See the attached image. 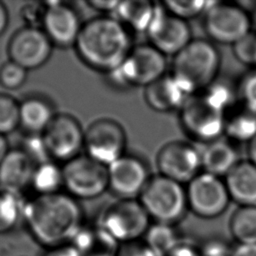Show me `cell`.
Masks as SVG:
<instances>
[{
    "mask_svg": "<svg viewBox=\"0 0 256 256\" xmlns=\"http://www.w3.org/2000/svg\"><path fill=\"white\" fill-rule=\"evenodd\" d=\"M146 35L149 44L166 57H174L193 40L188 22L169 13L162 4L159 5Z\"/></svg>",
    "mask_w": 256,
    "mask_h": 256,
    "instance_id": "14",
    "label": "cell"
},
{
    "mask_svg": "<svg viewBox=\"0 0 256 256\" xmlns=\"http://www.w3.org/2000/svg\"><path fill=\"white\" fill-rule=\"evenodd\" d=\"M82 25L78 12L69 4L61 1L46 2L41 28L53 45L62 48L74 46Z\"/></svg>",
    "mask_w": 256,
    "mask_h": 256,
    "instance_id": "17",
    "label": "cell"
},
{
    "mask_svg": "<svg viewBox=\"0 0 256 256\" xmlns=\"http://www.w3.org/2000/svg\"><path fill=\"white\" fill-rule=\"evenodd\" d=\"M44 256H81V254L71 243H69L47 249Z\"/></svg>",
    "mask_w": 256,
    "mask_h": 256,
    "instance_id": "42",
    "label": "cell"
},
{
    "mask_svg": "<svg viewBox=\"0 0 256 256\" xmlns=\"http://www.w3.org/2000/svg\"><path fill=\"white\" fill-rule=\"evenodd\" d=\"M71 244L81 256H117L120 243L99 225H83Z\"/></svg>",
    "mask_w": 256,
    "mask_h": 256,
    "instance_id": "22",
    "label": "cell"
},
{
    "mask_svg": "<svg viewBox=\"0 0 256 256\" xmlns=\"http://www.w3.org/2000/svg\"><path fill=\"white\" fill-rule=\"evenodd\" d=\"M97 225L123 244L143 239L151 219L138 199H118L105 207Z\"/></svg>",
    "mask_w": 256,
    "mask_h": 256,
    "instance_id": "6",
    "label": "cell"
},
{
    "mask_svg": "<svg viewBox=\"0 0 256 256\" xmlns=\"http://www.w3.org/2000/svg\"><path fill=\"white\" fill-rule=\"evenodd\" d=\"M53 46L41 28L24 26L12 35L7 49L11 61L31 70L43 66L49 60Z\"/></svg>",
    "mask_w": 256,
    "mask_h": 256,
    "instance_id": "16",
    "label": "cell"
},
{
    "mask_svg": "<svg viewBox=\"0 0 256 256\" xmlns=\"http://www.w3.org/2000/svg\"><path fill=\"white\" fill-rule=\"evenodd\" d=\"M20 149L33 161L36 166L52 160L42 134H27Z\"/></svg>",
    "mask_w": 256,
    "mask_h": 256,
    "instance_id": "33",
    "label": "cell"
},
{
    "mask_svg": "<svg viewBox=\"0 0 256 256\" xmlns=\"http://www.w3.org/2000/svg\"><path fill=\"white\" fill-rule=\"evenodd\" d=\"M231 201L239 206H256V166L240 160L223 178Z\"/></svg>",
    "mask_w": 256,
    "mask_h": 256,
    "instance_id": "21",
    "label": "cell"
},
{
    "mask_svg": "<svg viewBox=\"0 0 256 256\" xmlns=\"http://www.w3.org/2000/svg\"><path fill=\"white\" fill-rule=\"evenodd\" d=\"M46 11V3H29L22 8L21 17L26 23L25 26L41 28ZM42 29V28H41Z\"/></svg>",
    "mask_w": 256,
    "mask_h": 256,
    "instance_id": "38",
    "label": "cell"
},
{
    "mask_svg": "<svg viewBox=\"0 0 256 256\" xmlns=\"http://www.w3.org/2000/svg\"><path fill=\"white\" fill-rule=\"evenodd\" d=\"M151 175L141 158L124 154L108 165L109 190L119 199H138Z\"/></svg>",
    "mask_w": 256,
    "mask_h": 256,
    "instance_id": "15",
    "label": "cell"
},
{
    "mask_svg": "<svg viewBox=\"0 0 256 256\" xmlns=\"http://www.w3.org/2000/svg\"><path fill=\"white\" fill-rule=\"evenodd\" d=\"M138 200L157 223L176 225L189 210L185 185L160 174L151 176Z\"/></svg>",
    "mask_w": 256,
    "mask_h": 256,
    "instance_id": "4",
    "label": "cell"
},
{
    "mask_svg": "<svg viewBox=\"0 0 256 256\" xmlns=\"http://www.w3.org/2000/svg\"><path fill=\"white\" fill-rule=\"evenodd\" d=\"M199 94L224 113L239 102L237 83L219 77Z\"/></svg>",
    "mask_w": 256,
    "mask_h": 256,
    "instance_id": "30",
    "label": "cell"
},
{
    "mask_svg": "<svg viewBox=\"0 0 256 256\" xmlns=\"http://www.w3.org/2000/svg\"><path fill=\"white\" fill-rule=\"evenodd\" d=\"M28 70L9 60L0 68V84L9 90L20 88L27 79Z\"/></svg>",
    "mask_w": 256,
    "mask_h": 256,
    "instance_id": "35",
    "label": "cell"
},
{
    "mask_svg": "<svg viewBox=\"0 0 256 256\" xmlns=\"http://www.w3.org/2000/svg\"><path fill=\"white\" fill-rule=\"evenodd\" d=\"M31 186L37 195H48L60 192L64 187L62 167L53 160L39 164L35 167Z\"/></svg>",
    "mask_w": 256,
    "mask_h": 256,
    "instance_id": "27",
    "label": "cell"
},
{
    "mask_svg": "<svg viewBox=\"0 0 256 256\" xmlns=\"http://www.w3.org/2000/svg\"><path fill=\"white\" fill-rule=\"evenodd\" d=\"M23 220L35 241L47 249L71 243L84 225L78 200L61 191L26 201Z\"/></svg>",
    "mask_w": 256,
    "mask_h": 256,
    "instance_id": "1",
    "label": "cell"
},
{
    "mask_svg": "<svg viewBox=\"0 0 256 256\" xmlns=\"http://www.w3.org/2000/svg\"><path fill=\"white\" fill-rule=\"evenodd\" d=\"M56 114L52 104L41 96H29L20 102V126L28 134H42Z\"/></svg>",
    "mask_w": 256,
    "mask_h": 256,
    "instance_id": "24",
    "label": "cell"
},
{
    "mask_svg": "<svg viewBox=\"0 0 256 256\" xmlns=\"http://www.w3.org/2000/svg\"><path fill=\"white\" fill-rule=\"evenodd\" d=\"M51 159L64 163L80 155L84 149L85 131L78 120L66 113L55 115L42 133Z\"/></svg>",
    "mask_w": 256,
    "mask_h": 256,
    "instance_id": "13",
    "label": "cell"
},
{
    "mask_svg": "<svg viewBox=\"0 0 256 256\" xmlns=\"http://www.w3.org/2000/svg\"><path fill=\"white\" fill-rule=\"evenodd\" d=\"M231 256H256V244H235Z\"/></svg>",
    "mask_w": 256,
    "mask_h": 256,
    "instance_id": "43",
    "label": "cell"
},
{
    "mask_svg": "<svg viewBox=\"0 0 256 256\" xmlns=\"http://www.w3.org/2000/svg\"><path fill=\"white\" fill-rule=\"evenodd\" d=\"M126 145V132L114 119H96L85 130L86 155L106 166L125 154Z\"/></svg>",
    "mask_w": 256,
    "mask_h": 256,
    "instance_id": "11",
    "label": "cell"
},
{
    "mask_svg": "<svg viewBox=\"0 0 256 256\" xmlns=\"http://www.w3.org/2000/svg\"><path fill=\"white\" fill-rule=\"evenodd\" d=\"M252 19L242 6L211 2L203 14V27L214 44L234 45L251 30Z\"/></svg>",
    "mask_w": 256,
    "mask_h": 256,
    "instance_id": "7",
    "label": "cell"
},
{
    "mask_svg": "<svg viewBox=\"0 0 256 256\" xmlns=\"http://www.w3.org/2000/svg\"><path fill=\"white\" fill-rule=\"evenodd\" d=\"M164 256H202L198 243L182 239Z\"/></svg>",
    "mask_w": 256,
    "mask_h": 256,
    "instance_id": "40",
    "label": "cell"
},
{
    "mask_svg": "<svg viewBox=\"0 0 256 256\" xmlns=\"http://www.w3.org/2000/svg\"><path fill=\"white\" fill-rule=\"evenodd\" d=\"M235 244H256V206H238L229 220Z\"/></svg>",
    "mask_w": 256,
    "mask_h": 256,
    "instance_id": "26",
    "label": "cell"
},
{
    "mask_svg": "<svg viewBox=\"0 0 256 256\" xmlns=\"http://www.w3.org/2000/svg\"><path fill=\"white\" fill-rule=\"evenodd\" d=\"M163 7L172 15L188 21L204 14L209 3L206 1H164Z\"/></svg>",
    "mask_w": 256,
    "mask_h": 256,
    "instance_id": "32",
    "label": "cell"
},
{
    "mask_svg": "<svg viewBox=\"0 0 256 256\" xmlns=\"http://www.w3.org/2000/svg\"><path fill=\"white\" fill-rule=\"evenodd\" d=\"M26 201L21 194L0 189V234L14 230L24 217Z\"/></svg>",
    "mask_w": 256,
    "mask_h": 256,
    "instance_id": "28",
    "label": "cell"
},
{
    "mask_svg": "<svg viewBox=\"0 0 256 256\" xmlns=\"http://www.w3.org/2000/svg\"><path fill=\"white\" fill-rule=\"evenodd\" d=\"M239 100L256 109V69L245 74L237 83Z\"/></svg>",
    "mask_w": 256,
    "mask_h": 256,
    "instance_id": "37",
    "label": "cell"
},
{
    "mask_svg": "<svg viewBox=\"0 0 256 256\" xmlns=\"http://www.w3.org/2000/svg\"><path fill=\"white\" fill-rule=\"evenodd\" d=\"M156 165L160 175L183 185L202 172L200 150L181 140L163 145L157 153Z\"/></svg>",
    "mask_w": 256,
    "mask_h": 256,
    "instance_id": "12",
    "label": "cell"
},
{
    "mask_svg": "<svg viewBox=\"0 0 256 256\" xmlns=\"http://www.w3.org/2000/svg\"><path fill=\"white\" fill-rule=\"evenodd\" d=\"M18 102L12 96L0 93V134L6 135L20 126Z\"/></svg>",
    "mask_w": 256,
    "mask_h": 256,
    "instance_id": "31",
    "label": "cell"
},
{
    "mask_svg": "<svg viewBox=\"0 0 256 256\" xmlns=\"http://www.w3.org/2000/svg\"><path fill=\"white\" fill-rule=\"evenodd\" d=\"M189 97L170 73L144 88L146 104L159 113L180 110Z\"/></svg>",
    "mask_w": 256,
    "mask_h": 256,
    "instance_id": "19",
    "label": "cell"
},
{
    "mask_svg": "<svg viewBox=\"0 0 256 256\" xmlns=\"http://www.w3.org/2000/svg\"><path fill=\"white\" fill-rule=\"evenodd\" d=\"M248 160L256 166V136L247 143Z\"/></svg>",
    "mask_w": 256,
    "mask_h": 256,
    "instance_id": "45",
    "label": "cell"
},
{
    "mask_svg": "<svg viewBox=\"0 0 256 256\" xmlns=\"http://www.w3.org/2000/svg\"><path fill=\"white\" fill-rule=\"evenodd\" d=\"M180 124L185 133L203 144L224 136L225 113L201 94L190 96L179 110Z\"/></svg>",
    "mask_w": 256,
    "mask_h": 256,
    "instance_id": "9",
    "label": "cell"
},
{
    "mask_svg": "<svg viewBox=\"0 0 256 256\" xmlns=\"http://www.w3.org/2000/svg\"><path fill=\"white\" fill-rule=\"evenodd\" d=\"M202 172L224 178L240 161L232 141L221 137L204 144L200 150Z\"/></svg>",
    "mask_w": 256,
    "mask_h": 256,
    "instance_id": "20",
    "label": "cell"
},
{
    "mask_svg": "<svg viewBox=\"0 0 256 256\" xmlns=\"http://www.w3.org/2000/svg\"><path fill=\"white\" fill-rule=\"evenodd\" d=\"M224 136L234 142H246L256 136V109L237 102L225 113Z\"/></svg>",
    "mask_w": 256,
    "mask_h": 256,
    "instance_id": "23",
    "label": "cell"
},
{
    "mask_svg": "<svg viewBox=\"0 0 256 256\" xmlns=\"http://www.w3.org/2000/svg\"><path fill=\"white\" fill-rule=\"evenodd\" d=\"M120 1L111 0V1H101V0H91L87 4L94 10L103 13V15H110L114 13Z\"/></svg>",
    "mask_w": 256,
    "mask_h": 256,
    "instance_id": "41",
    "label": "cell"
},
{
    "mask_svg": "<svg viewBox=\"0 0 256 256\" xmlns=\"http://www.w3.org/2000/svg\"><path fill=\"white\" fill-rule=\"evenodd\" d=\"M62 171L67 193L77 200L95 199L109 190L108 166L86 154L65 162Z\"/></svg>",
    "mask_w": 256,
    "mask_h": 256,
    "instance_id": "8",
    "label": "cell"
},
{
    "mask_svg": "<svg viewBox=\"0 0 256 256\" xmlns=\"http://www.w3.org/2000/svg\"><path fill=\"white\" fill-rule=\"evenodd\" d=\"M220 67L221 54L216 44L209 39L196 38L173 57L170 74L189 96H193L219 77Z\"/></svg>",
    "mask_w": 256,
    "mask_h": 256,
    "instance_id": "3",
    "label": "cell"
},
{
    "mask_svg": "<svg viewBox=\"0 0 256 256\" xmlns=\"http://www.w3.org/2000/svg\"><path fill=\"white\" fill-rule=\"evenodd\" d=\"M117 256H158L143 239L120 244Z\"/></svg>",
    "mask_w": 256,
    "mask_h": 256,
    "instance_id": "39",
    "label": "cell"
},
{
    "mask_svg": "<svg viewBox=\"0 0 256 256\" xmlns=\"http://www.w3.org/2000/svg\"><path fill=\"white\" fill-rule=\"evenodd\" d=\"M167 70V57L149 43L135 45L124 62L109 73L110 79L122 87H147Z\"/></svg>",
    "mask_w": 256,
    "mask_h": 256,
    "instance_id": "5",
    "label": "cell"
},
{
    "mask_svg": "<svg viewBox=\"0 0 256 256\" xmlns=\"http://www.w3.org/2000/svg\"><path fill=\"white\" fill-rule=\"evenodd\" d=\"M158 7L159 4L148 0L120 1L113 14L129 31L146 33Z\"/></svg>",
    "mask_w": 256,
    "mask_h": 256,
    "instance_id": "25",
    "label": "cell"
},
{
    "mask_svg": "<svg viewBox=\"0 0 256 256\" xmlns=\"http://www.w3.org/2000/svg\"><path fill=\"white\" fill-rule=\"evenodd\" d=\"M233 246L220 236H210L198 243L202 256H231Z\"/></svg>",
    "mask_w": 256,
    "mask_h": 256,
    "instance_id": "36",
    "label": "cell"
},
{
    "mask_svg": "<svg viewBox=\"0 0 256 256\" xmlns=\"http://www.w3.org/2000/svg\"><path fill=\"white\" fill-rule=\"evenodd\" d=\"M186 187L188 209L199 218L221 216L231 201L223 178L201 172Z\"/></svg>",
    "mask_w": 256,
    "mask_h": 256,
    "instance_id": "10",
    "label": "cell"
},
{
    "mask_svg": "<svg viewBox=\"0 0 256 256\" xmlns=\"http://www.w3.org/2000/svg\"><path fill=\"white\" fill-rule=\"evenodd\" d=\"M232 51L241 64L256 68V31H250L232 45Z\"/></svg>",
    "mask_w": 256,
    "mask_h": 256,
    "instance_id": "34",
    "label": "cell"
},
{
    "mask_svg": "<svg viewBox=\"0 0 256 256\" xmlns=\"http://www.w3.org/2000/svg\"><path fill=\"white\" fill-rule=\"evenodd\" d=\"M9 21V15L6 6L0 2V36L5 32Z\"/></svg>",
    "mask_w": 256,
    "mask_h": 256,
    "instance_id": "44",
    "label": "cell"
},
{
    "mask_svg": "<svg viewBox=\"0 0 256 256\" xmlns=\"http://www.w3.org/2000/svg\"><path fill=\"white\" fill-rule=\"evenodd\" d=\"M10 148L8 145V141L6 139V137L4 135L0 134V164L3 161V159L5 158V156L7 155V153L9 152Z\"/></svg>",
    "mask_w": 256,
    "mask_h": 256,
    "instance_id": "46",
    "label": "cell"
},
{
    "mask_svg": "<svg viewBox=\"0 0 256 256\" xmlns=\"http://www.w3.org/2000/svg\"><path fill=\"white\" fill-rule=\"evenodd\" d=\"M74 47L87 66L109 74L124 62L134 45L130 31L117 18L100 15L83 23Z\"/></svg>",
    "mask_w": 256,
    "mask_h": 256,
    "instance_id": "2",
    "label": "cell"
},
{
    "mask_svg": "<svg viewBox=\"0 0 256 256\" xmlns=\"http://www.w3.org/2000/svg\"><path fill=\"white\" fill-rule=\"evenodd\" d=\"M143 240L158 256H164L182 240V237L176 225L154 222L149 226Z\"/></svg>",
    "mask_w": 256,
    "mask_h": 256,
    "instance_id": "29",
    "label": "cell"
},
{
    "mask_svg": "<svg viewBox=\"0 0 256 256\" xmlns=\"http://www.w3.org/2000/svg\"><path fill=\"white\" fill-rule=\"evenodd\" d=\"M36 165L20 149H10L0 164V189L19 193L31 185Z\"/></svg>",
    "mask_w": 256,
    "mask_h": 256,
    "instance_id": "18",
    "label": "cell"
}]
</instances>
